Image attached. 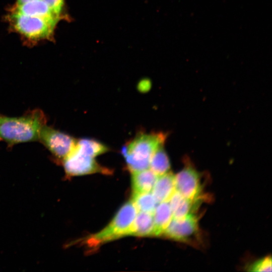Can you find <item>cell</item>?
Returning <instances> with one entry per match:
<instances>
[{"label": "cell", "mask_w": 272, "mask_h": 272, "mask_svg": "<svg viewBox=\"0 0 272 272\" xmlns=\"http://www.w3.org/2000/svg\"><path fill=\"white\" fill-rule=\"evenodd\" d=\"M167 137V134L163 132L147 133L142 131L127 141L121 152L128 170L133 172L149 168L153 154L164 145Z\"/></svg>", "instance_id": "6da1fadb"}, {"label": "cell", "mask_w": 272, "mask_h": 272, "mask_svg": "<svg viewBox=\"0 0 272 272\" xmlns=\"http://www.w3.org/2000/svg\"><path fill=\"white\" fill-rule=\"evenodd\" d=\"M45 122L44 114L39 110L21 117L0 116V140L10 145L38 140Z\"/></svg>", "instance_id": "7a4b0ae2"}, {"label": "cell", "mask_w": 272, "mask_h": 272, "mask_svg": "<svg viewBox=\"0 0 272 272\" xmlns=\"http://www.w3.org/2000/svg\"><path fill=\"white\" fill-rule=\"evenodd\" d=\"M6 20L10 29L19 34L28 44L42 41H53L58 23L47 19L8 11Z\"/></svg>", "instance_id": "3957f363"}, {"label": "cell", "mask_w": 272, "mask_h": 272, "mask_svg": "<svg viewBox=\"0 0 272 272\" xmlns=\"http://www.w3.org/2000/svg\"><path fill=\"white\" fill-rule=\"evenodd\" d=\"M137 213L132 201L126 202L105 228L85 239L86 244L90 247H96L112 240L130 235Z\"/></svg>", "instance_id": "277c9868"}, {"label": "cell", "mask_w": 272, "mask_h": 272, "mask_svg": "<svg viewBox=\"0 0 272 272\" xmlns=\"http://www.w3.org/2000/svg\"><path fill=\"white\" fill-rule=\"evenodd\" d=\"M39 140L56 158L64 160L75 148L77 140L65 133L44 125Z\"/></svg>", "instance_id": "5b68a950"}, {"label": "cell", "mask_w": 272, "mask_h": 272, "mask_svg": "<svg viewBox=\"0 0 272 272\" xmlns=\"http://www.w3.org/2000/svg\"><path fill=\"white\" fill-rule=\"evenodd\" d=\"M63 163L66 173L71 175L110 172L107 168L100 165L94 157L79 149L76 145Z\"/></svg>", "instance_id": "8992f818"}, {"label": "cell", "mask_w": 272, "mask_h": 272, "mask_svg": "<svg viewBox=\"0 0 272 272\" xmlns=\"http://www.w3.org/2000/svg\"><path fill=\"white\" fill-rule=\"evenodd\" d=\"M176 190L185 198L196 202L200 198L201 187L199 175L190 165L175 175Z\"/></svg>", "instance_id": "52a82bcc"}, {"label": "cell", "mask_w": 272, "mask_h": 272, "mask_svg": "<svg viewBox=\"0 0 272 272\" xmlns=\"http://www.w3.org/2000/svg\"><path fill=\"white\" fill-rule=\"evenodd\" d=\"M198 231V219L195 215L190 213L182 218H173L162 235L175 240L187 242Z\"/></svg>", "instance_id": "ba28073f"}, {"label": "cell", "mask_w": 272, "mask_h": 272, "mask_svg": "<svg viewBox=\"0 0 272 272\" xmlns=\"http://www.w3.org/2000/svg\"><path fill=\"white\" fill-rule=\"evenodd\" d=\"M8 11L41 17L58 23L62 20L43 0H32L11 7Z\"/></svg>", "instance_id": "9c48e42d"}, {"label": "cell", "mask_w": 272, "mask_h": 272, "mask_svg": "<svg viewBox=\"0 0 272 272\" xmlns=\"http://www.w3.org/2000/svg\"><path fill=\"white\" fill-rule=\"evenodd\" d=\"M176 191L175 175L169 171L158 177L152 192L159 203L169 201Z\"/></svg>", "instance_id": "30bf717a"}, {"label": "cell", "mask_w": 272, "mask_h": 272, "mask_svg": "<svg viewBox=\"0 0 272 272\" xmlns=\"http://www.w3.org/2000/svg\"><path fill=\"white\" fill-rule=\"evenodd\" d=\"M133 193L152 191L157 180V176L150 168L131 172Z\"/></svg>", "instance_id": "8fae6325"}, {"label": "cell", "mask_w": 272, "mask_h": 272, "mask_svg": "<svg viewBox=\"0 0 272 272\" xmlns=\"http://www.w3.org/2000/svg\"><path fill=\"white\" fill-rule=\"evenodd\" d=\"M154 228L153 236H161L173 218L169 201L158 203L153 213Z\"/></svg>", "instance_id": "7c38bea8"}, {"label": "cell", "mask_w": 272, "mask_h": 272, "mask_svg": "<svg viewBox=\"0 0 272 272\" xmlns=\"http://www.w3.org/2000/svg\"><path fill=\"white\" fill-rule=\"evenodd\" d=\"M154 228L153 214L138 212L131 229L130 235L153 236Z\"/></svg>", "instance_id": "4fadbf2b"}, {"label": "cell", "mask_w": 272, "mask_h": 272, "mask_svg": "<svg viewBox=\"0 0 272 272\" xmlns=\"http://www.w3.org/2000/svg\"><path fill=\"white\" fill-rule=\"evenodd\" d=\"M168 201L173 218L175 219L182 218L192 213L190 212L196 202L185 198L177 191L173 194Z\"/></svg>", "instance_id": "5bb4252c"}, {"label": "cell", "mask_w": 272, "mask_h": 272, "mask_svg": "<svg viewBox=\"0 0 272 272\" xmlns=\"http://www.w3.org/2000/svg\"><path fill=\"white\" fill-rule=\"evenodd\" d=\"M149 168L158 176L169 172L170 163L163 145L159 147L153 154Z\"/></svg>", "instance_id": "9a60e30c"}, {"label": "cell", "mask_w": 272, "mask_h": 272, "mask_svg": "<svg viewBox=\"0 0 272 272\" xmlns=\"http://www.w3.org/2000/svg\"><path fill=\"white\" fill-rule=\"evenodd\" d=\"M131 201L138 212L153 214L158 205V202L152 191L133 193Z\"/></svg>", "instance_id": "2e32d148"}, {"label": "cell", "mask_w": 272, "mask_h": 272, "mask_svg": "<svg viewBox=\"0 0 272 272\" xmlns=\"http://www.w3.org/2000/svg\"><path fill=\"white\" fill-rule=\"evenodd\" d=\"M76 146L83 152L94 158L110 150L103 143L94 139L87 138L77 140Z\"/></svg>", "instance_id": "e0dca14e"}, {"label": "cell", "mask_w": 272, "mask_h": 272, "mask_svg": "<svg viewBox=\"0 0 272 272\" xmlns=\"http://www.w3.org/2000/svg\"><path fill=\"white\" fill-rule=\"evenodd\" d=\"M58 16L62 20L70 21L67 13L65 0H43Z\"/></svg>", "instance_id": "ac0fdd59"}, {"label": "cell", "mask_w": 272, "mask_h": 272, "mask_svg": "<svg viewBox=\"0 0 272 272\" xmlns=\"http://www.w3.org/2000/svg\"><path fill=\"white\" fill-rule=\"evenodd\" d=\"M248 268L249 271H271V256H266L255 261Z\"/></svg>", "instance_id": "d6986e66"}, {"label": "cell", "mask_w": 272, "mask_h": 272, "mask_svg": "<svg viewBox=\"0 0 272 272\" xmlns=\"http://www.w3.org/2000/svg\"><path fill=\"white\" fill-rule=\"evenodd\" d=\"M32 0H17L15 4L19 5Z\"/></svg>", "instance_id": "ffe728a7"}]
</instances>
